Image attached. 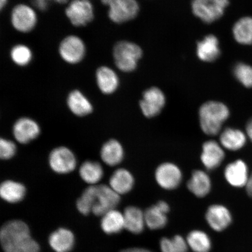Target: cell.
Segmentation results:
<instances>
[{
    "label": "cell",
    "mask_w": 252,
    "mask_h": 252,
    "mask_svg": "<svg viewBox=\"0 0 252 252\" xmlns=\"http://www.w3.org/2000/svg\"><path fill=\"white\" fill-rule=\"evenodd\" d=\"M0 239L5 252H39L38 244L31 237L28 225L21 220L6 223L0 232Z\"/></svg>",
    "instance_id": "1"
},
{
    "label": "cell",
    "mask_w": 252,
    "mask_h": 252,
    "mask_svg": "<svg viewBox=\"0 0 252 252\" xmlns=\"http://www.w3.org/2000/svg\"><path fill=\"white\" fill-rule=\"evenodd\" d=\"M229 115V110L224 103L217 101L204 103L198 111L201 130L211 136L218 135Z\"/></svg>",
    "instance_id": "2"
},
{
    "label": "cell",
    "mask_w": 252,
    "mask_h": 252,
    "mask_svg": "<svg viewBox=\"0 0 252 252\" xmlns=\"http://www.w3.org/2000/svg\"><path fill=\"white\" fill-rule=\"evenodd\" d=\"M86 190L92 212L97 216H103L115 210L121 201V196L108 185L90 186Z\"/></svg>",
    "instance_id": "3"
},
{
    "label": "cell",
    "mask_w": 252,
    "mask_h": 252,
    "mask_svg": "<svg viewBox=\"0 0 252 252\" xmlns=\"http://www.w3.org/2000/svg\"><path fill=\"white\" fill-rule=\"evenodd\" d=\"M113 58L119 70L130 72L136 68L138 62L143 55V51L136 44L121 41L116 43L113 49Z\"/></svg>",
    "instance_id": "4"
},
{
    "label": "cell",
    "mask_w": 252,
    "mask_h": 252,
    "mask_svg": "<svg viewBox=\"0 0 252 252\" xmlns=\"http://www.w3.org/2000/svg\"><path fill=\"white\" fill-rule=\"evenodd\" d=\"M228 5V0H192L191 8L197 17L211 24L222 17Z\"/></svg>",
    "instance_id": "5"
},
{
    "label": "cell",
    "mask_w": 252,
    "mask_h": 252,
    "mask_svg": "<svg viewBox=\"0 0 252 252\" xmlns=\"http://www.w3.org/2000/svg\"><path fill=\"white\" fill-rule=\"evenodd\" d=\"M65 12L71 24L76 27L86 26L94 18V7L89 0H73Z\"/></svg>",
    "instance_id": "6"
},
{
    "label": "cell",
    "mask_w": 252,
    "mask_h": 252,
    "mask_svg": "<svg viewBox=\"0 0 252 252\" xmlns=\"http://www.w3.org/2000/svg\"><path fill=\"white\" fill-rule=\"evenodd\" d=\"M59 52L61 58L70 64H76L84 58L86 47L84 41L76 35L64 37L60 43Z\"/></svg>",
    "instance_id": "7"
},
{
    "label": "cell",
    "mask_w": 252,
    "mask_h": 252,
    "mask_svg": "<svg viewBox=\"0 0 252 252\" xmlns=\"http://www.w3.org/2000/svg\"><path fill=\"white\" fill-rule=\"evenodd\" d=\"M49 164L53 171L59 174H67L77 166V159L72 151L65 147L53 149L49 157Z\"/></svg>",
    "instance_id": "8"
},
{
    "label": "cell",
    "mask_w": 252,
    "mask_h": 252,
    "mask_svg": "<svg viewBox=\"0 0 252 252\" xmlns=\"http://www.w3.org/2000/svg\"><path fill=\"white\" fill-rule=\"evenodd\" d=\"M11 22L15 30L21 33H28L35 28L37 17L36 12L30 6L20 4L12 9Z\"/></svg>",
    "instance_id": "9"
},
{
    "label": "cell",
    "mask_w": 252,
    "mask_h": 252,
    "mask_svg": "<svg viewBox=\"0 0 252 252\" xmlns=\"http://www.w3.org/2000/svg\"><path fill=\"white\" fill-rule=\"evenodd\" d=\"M155 178L160 188L171 190L178 188L181 185L183 175L181 169L175 163L165 162L157 167Z\"/></svg>",
    "instance_id": "10"
},
{
    "label": "cell",
    "mask_w": 252,
    "mask_h": 252,
    "mask_svg": "<svg viewBox=\"0 0 252 252\" xmlns=\"http://www.w3.org/2000/svg\"><path fill=\"white\" fill-rule=\"evenodd\" d=\"M166 97L162 91L156 87L147 90L140 103L143 115L148 118L156 117L164 108Z\"/></svg>",
    "instance_id": "11"
},
{
    "label": "cell",
    "mask_w": 252,
    "mask_h": 252,
    "mask_svg": "<svg viewBox=\"0 0 252 252\" xmlns=\"http://www.w3.org/2000/svg\"><path fill=\"white\" fill-rule=\"evenodd\" d=\"M137 0H119L109 7L108 17L116 24H122L133 20L139 12Z\"/></svg>",
    "instance_id": "12"
},
{
    "label": "cell",
    "mask_w": 252,
    "mask_h": 252,
    "mask_svg": "<svg viewBox=\"0 0 252 252\" xmlns=\"http://www.w3.org/2000/svg\"><path fill=\"white\" fill-rule=\"evenodd\" d=\"M14 137L18 143L27 144L36 139L40 133L37 123L29 118L19 119L12 128Z\"/></svg>",
    "instance_id": "13"
},
{
    "label": "cell",
    "mask_w": 252,
    "mask_h": 252,
    "mask_svg": "<svg viewBox=\"0 0 252 252\" xmlns=\"http://www.w3.org/2000/svg\"><path fill=\"white\" fill-rule=\"evenodd\" d=\"M225 158V152L220 143L214 140L205 142L202 147L201 160L209 171L215 169L221 164Z\"/></svg>",
    "instance_id": "14"
},
{
    "label": "cell",
    "mask_w": 252,
    "mask_h": 252,
    "mask_svg": "<svg viewBox=\"0 0 252 252\" xmlns=\"http://www.w3.org/2000/svg\"><path fill=\"white\" fill-rule=\"evenodd\" d=\"M224 176L228 184L235 188H243L247 185L250 175L246 163L238 159L225 167Z\"/></svg>",
    "instance_id": "15"
},
{
    "label": "cell",
    "mask_w": 252,
    "mask_h": 252,
    "mask_svg": "<svg viewBox=\"0 0 252 252\" xmlns=\"http://www.w3.org/2000/svg\"><path fill=\"white\" fill-rule=\"evenodd\" d=\"M206 219L211 228L218 232L225 229L232 221L231 214L229 210L220 204L212 205L209 207Z\"/></svg>",
    "instance_id": "16"
},
{
    "label": "cell",
    "mask_w": 252,
    "mask_h": 252,
    "mask_svg": "<svg viewBox=\"0 0 252 252\" xmlns=\"http://www.w3.org/2000/svg\"><path fill=\"white\" fill-rule=\"evenodd\" d=\"M169 212V205L164 201H159L144 212L146 225L151 229L163 228L166 225V214Z\"/></svg>",
    "instance_id": "17"
},
{
    "label": "cell",
    "mask_w": 252,
    "mask_h": 252,
    "mask_svg": "<svg viewBox=\"0 0 252 252\" xmlns=\"http://www.w3.org/2000/svg\"><path fill=\"white\" fill-rule=\"evenodd\" d=\"M96 81L102 93L106 94L114 93L119 86V79L116 72L108 66H101L97 69Z\"/></svg>",
    "instance_id": "18"
},
{
    "label": "cell",
    "mask_w": 252,
    "mask_h": 252,
    "mask_svg": "<svg viewBox=\"0 0 252 252\" xmlns=\"http://www.w3.org/2000/svg\"><path fill=\"white\" fill-rule=\"evenodd\" d=\"M134 185L133 175L125 168L116 169L109 179V187L120 196L130 192L133 188Z\"/></svg>",
    "instance_id": "19"
},
{
    "label": "cell",
    "mask_w": 252,
    "mask_h": 252,
    "mask_svg": "<svg viewBox=\"0 0 252 252\" xmlns=\"http://www.w3.org/2000/svg\"><path fill=\"white\" fill-rule=\"evenodd\" d=\"M189 190L195 196L202 198L210 193L212 181L209 175L202 170H196L192 173L188 182Z\"/></svg>",
    "instance_id": "20"
},
{
    "label": "cell",
    "mask_w": 252,
    "mask_h": 252,
    "mask_svg": "<svg viewBox=\"0 0 252 252\" xmlns=\"http://www.w3.org/2000/svg\"><path fill=\"white\" fill-rule=\"evenodd\" d=\"M247 134L239 129L226 128L220 134V144L223 149L229 151L242 149L247 143Z\"/></svg>",
    "instance_id": "21"
},
{
    "label": "cell",
    "mask_w": 252,
    "mask_h": 252,
    "mask_svg": "<svg viewBox=\"0 0 252 252\" xmlns=\"http://www.w3.org/2000/svg\"><path fill=\"white\" fill-rule=\"evenodd\" d=\"M219 42L215 36L209 34L197 43V55L201 61H215L220 56Z\"/></svg>",
    "instance_id": "22"
},
{
    "label": "cell",
    "mask_w": 252,
    "mask_h": 252,
    "mask_svg": "<svg viewBox=\"0 0 252 252\" xmlns=\"http://www.w3.org/2000/svg\"><path fill=\"white\" fill-rule=\"evenodd\" d=\"M67 103L70 111L79 117L90 115L93 111L90 100L79 90H73L68 94Z\"/></svg>",
    "instance_id": "23"
},
{
    "label": "cell",
    "mask_w": 252,
    "mask_h": 252,
    "mask_svg": "<svg viewBox=\"0 0 252 252\" xmlns=\"http://www.w3.org/2000/svg\"><path fill=\"white\" fill-rule=\"evenodd\" d=\"M100 158L107 165L115 166L124 158V149L118 140H110L104 144L100 150Z\"/></svg>",
    "instance_id": "24"
},
{
    "label": "cell",
    "mask_w": 252,
    "mask_h": 252,
    "mask_svg": "<svg viewBox=\"0 0 252 252\" xmlns=\"http://www.w3.org/2000/svg\"><path fill=\"white\" fill-rule=\"evenodd\" d=\"M125 228L133 234H138L143 231L146 225L144 213L139 208L129 206L124 213Z\"/></svg>",
    "instance_id": "25"
},
{
    "label": "cell",
    "mask_w": 252,
    "mask_h": 252,
    "mask_svg": "<svg viewBox=\"0 0 252 252\" xmlns=\"http://www.w3.org/2000/svg\"><path fill=\"white\" fill-rule=\"evenodd\" d=\"M26 188L20 182L11 180L3 182L0 187V196L9 203H17L24 199Z\"/></svg>",
    "instance_id": "26"
},
{
    "label": "cell",
    "mask_w": 252,
    "mask_h": 252,
    "mask_svg": "<svg viewBox=\"0 0 252 252\" xmlns=\"http://www.w3.org/2000/svg\"><path fill=\"white\" fill-rule=\"evenodd\" d=\"M49 244L56 252H68L74 244V236L69 230L60 228L50 235Z\"/></svg>",
    "instance_id": "27"
},
{
    "label": "cell",
    "mask_w": 252,
    "mask_h": 252,
    "mask_svg": "<svg viewBox=\"0 0 252 252\" xmlns=\"http://www.w3.org/2000/svg\"><path fill=\"white\" fill-rule=\"evenodd\" d=\"M103 169L100 163L87 160L80 166L79 174L83 181L90 186L97 185L103 176Z\"/></svg>",
    "instance_id": "28"
},
{
    "label": "cell",
    "mask_w": 252,
    "mask_h": 252,
    "mask_svg": "<svg viewBox=\"0 0 252 252\" xmlns=\"http://www.w3.org/2000/svg\"><path fill=\"white\" fill-rule=\"evenodd\" d=\"M233 35L241 45H252V17H245L236 22L233 27Z\"/></svg>",
    "instance_id": "29"
},
{
    "label": "cell",
    "mask_w": 252,
    "mask_h": 252,
    "mask_svg": "<svg viewBox=\"0 0 252 252\" xmlns=\"http://www.w3.org/2000/svg\"><path fill=\"white\" fill-rule=\"evenodd\" d=\"M101 227L108 234H117L125 228L124 214L113 210L102 216Z\"/></svg>",
    "instance_id": "30"
},
{
    "label": "cell",
    "mask_w": 252,
    "mask_h": 252,
    "mask_svg": "<svg viewBox=\"0 0 252 252\" xmlns=\"http://www.w3.org/2000/svg\"><path fill=\"white\" fill-rule=\"evenodd\" d=\"M187 241L189 247L194 252H209L212 247L209 236L198 230L189 233Z\"/></svg>",
    "instance_id": "31"
},
{
    "label": "cell",
    "mask_w": 252,
    "mask_h": 252,
    "mask_svg": "<svg viewBox=\"0 0 252 252\" xmlns=\"http://www.w3.org/2000/svg\"><path fill=\"white\" fill-rule=\"evenodd\" d=\"M10 57L16 65L24 67L30 64L33 55L29 47L23 44L14 46L11 50Z\"/></svg>",
    "instance_id": "32"
},
{
    "label": "cell",
    "mask_w": 252,
    "mask_h": 252,
    "mask_svg": "<svg viewBox=\"0 0 252 252\" xmlns=\"http://www.w3.org/2000/svg\"><path fill=\"white\" fill-rule=\"evenodd\" d=\"M162 252H187V241L181 236L176 235L172 239L163 238L160 242Z\"/></svg>",
    "instance_id": "33"
},
{
    "label": "cell",
    "mask_w": 252,
    "mask_h": 252,
    "mask_svg": "<svg viewBox=\"0 0 252 252\" xmlns=\"http://www.w3.org/2000/svg\"><path fill=\"white\" fill-rule=\"evenodd\" d=\"M234 74L239 83L247 88L252 87V67L243 63L234 66Z\"/></svg>",
    "instance_id": "34"
},
{
    "label": "cell",
    "mask_w": 252,
    "mask_h": 252,
    "mask_svg": "<svg viewBox=\"0 0 252 252\" xmlns=\"http://www.w3.org/2000/svg\"><path fill=\"white\" fill-rule=\"evenodd\" d=\"M17 152V147L13 141L1 138L0 141V157L2 159L12 158Z\"/></svg>",
    "instance_id": "35"
},
{
    "label": "cell",
    "mask_w": 252,
    "mask_h": 252,
    "mask_svg": "<svg viewBox=\"0 0 252 252\" xmlns=\"http://www.w3.org/2000/svg\"><path fill=\"white\" fill-rule=\"evenodd\" d=\"M33 3L40 11L46 10L49 5V1L47 0H33Z\"/></svg>",
    "instance_id": "36"
},
{
    "label": "cell",
    "mask_w": 252,
    "mask_h": 252,
    "mask_svg": "<svg viewBox=\"0 0 252 252\" xmlns=\"http://www.w3.org/2000/svg\"><path fill=\"white\" fill-rule=\"evenodd\" d=\"M246 132H247V136L252 143V118L248 122L246 127Z\"/></svg>",
    "instance_id": "37"
},
{
    "label": "cell",
    "mask_w": 252,
    "mask_h": 252,
    "mask_svg": "<svg viewBox=\"0 0 252 252\" xmlns=\"http://www.w3.org/2000/svg\"><path fill=\"white\" fill-rule=\"evenodd\" d=\"M246 190L250 197H252V173L249 178L247 185H246Z\"/></svg>",
    "instance_id": "38"
},
{
    "label": "cell",
    "mask_w": 252,
    "mask_h": 252,
    "mask_svg": "<svg viewBox=\"0 0 252 252\" xmlns=\"http://www.w3.org/2000/svg\"><path fill=\"white\" fill-rule=\"evenodd\" d=\"M122 252H152L149 250H144V249L141 248H131L128 249V250H126L125 251H123Z\"/></svg>",
    "instance_id": "39"
},
{
    "label": "cell",
    "mask_w": 252,
    "mask_h": 252,
    "mask_svg": "<svg viewBox=\"0 0 252 252\" xmlns=\"http://www.w3.org/2000/svg\"><path fill=\"white\" fill-rule=\"evenodd\" d=\"M100 1H101L103 5L108 6L109 7L110 6L115 4L116 2H117L119 0H100Z\"/></svg>",
    "instance_id": "40"
},
{
    "label": "cell",
    "mask_w": 252,
    "mask_h": 252,
    "mask_svg": "<svg viewBox=\"0 0 252 252\" xmlns=\"http://www.w3.org/2000/svg\"><path fill=\"white\" fill-rule=\"evenodd\" d=\"M7 0H0V8H1V10L7 5Z\"/></svg>",
    "instance_id": "41"
},
{
    "label": "cell",
    "mask_w": 252,
    "mask_h": 252,
    "mask_svg": "<svg viewBox=\"0 0 252 252\" xmlns=\"http://www.w3.org/2000/svg\"><path fill=\"white\" fill-rule=\"evenodd\" d=\"M47 1H49V0H47ZM56 2L59 3V4H65L67 3L69 0H53Z\"/></svg>",
    "instance_id": "42"
}]
</instances>
